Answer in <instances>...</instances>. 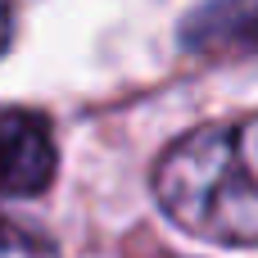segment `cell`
Wrapping results in <instances>:
<instances>
[{"label": "cell", "instance_id": "cell-1", "mask_svg": "<svg viewBox=\"0 0 258 258\" xmlns=\"http://www.w3.org/2000/svg\"><path fill=\"white\" fill-rule=\"evenodd\" d=\"M159 209L200 240L258 245V113L204 122L154 163Z\"/></svg>", "mask_w": 258, "mask_h": 258}, {"label": "cell", "instance_id": "cell-2", "mask_svg": "<svg viewBox=\"0 0 258 258\" xmlns=\"http://www.w3.org/2000/svg\"><path fill=\"white\" fill-rule=\"evenodd\" d=\"M59 168L54 132L32 109H0V195H41Z\"/></svg>", "mask_w": 258, "mask_h": 258}, {"label": "cell", "instance_id": "cell-3", "mask_svg": "<svg viewBox=\"0 0 258 258\" xmlns=\"http://www.w3.org/2000/svg\"><path fill=\"white\" fill-rule=\"evenodd\" d=\"M0 258H59V249L45 231L0 213Z\"/></svg>", "mask_w": 258, "mask_h": 258}, {"label": "cell", "instance_id": "cell-4", "mask_svg": "<svg viewBox=\"0 0 258 258\" xmlns=\"http://www.w3.org/2000/svg\"><path fill=\"white\" fill-rule=\"evenodd\" d=\"M5 45H9V9L0 5V50H5Z\"/></svg>", "mask_w": 258, "mask_h": 258}]
</instances>
